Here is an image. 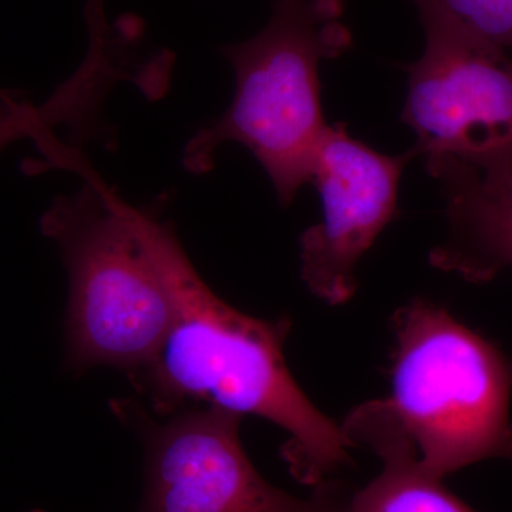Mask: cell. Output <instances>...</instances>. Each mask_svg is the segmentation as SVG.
Returning a JSON list of instances; mask_svg holds the SVG:
<instances>
[{
  "mask_svg": "<svg viewBox=\"0 0 512 512\" xmlns=\"http://www.w3.org/2000/svg\"><path fill=\"white\" fill-rule=\"evenodd\" d=\"M421 25L439 26L512 56V0H412Z\"/></svg>",
  "mask_w": 512,
  "mask_h": 512,
  "instance_id": "10",
  "label": "cell"
},
{
  "mask_svg": "<svg viewBox=\"0 0 512 512\" xmlns=\"http://www.w3.org/2000/svg\"><path fill=\"white\" fill-rule=\"evenodd\" d=\"M430 175L443 188L447 225L430 265L470 284H487L512 268V168L483 174L444 163Z\"/></svg>",
  "mask_w": 512,
  "mask_h": 512,
  "instance_id": "8",
  "label": "cell"
},
{
  "mask_svg": "<svg viewBox=\"0 0 512 512\" xmlns=\"http://www.w3.org/2000/svg\"><path fill=\"white\" fill-rule=\"evenodd\" d=\"M426 47L406 67L400 120L416 134L427 173L456 163L491 174L512 168V56L439 26L423 25Z\"/></svg>",
  "mask_w": 512,
  "mask_h": 512,
  "instance_id": "5",
  "label": "cell"
},
{
  "mask_svg": "<svg viewBox=\"0 0 512 512\" xmlns=\"http://www.w3.org/2000/svg\"><path fill=\"white\" fill-rule=\"evenodd\" d=\"M386 400L437 478L487 458L512 460V363L441 306L416 298L392 316Z\"/></svg>",
  "mask_w": 512,
  "mask_h": 512,
  "instance_id": "4",
  "label": "cell"
},
{
  "mask_svg": "<svg viewBox=\"0 0 512 512\" xmlns=\"http://www.w3.org/2000/svg\"><path fill=\"white\" fill-rule=\"evenodd\" d=\"M241 419L188 407L151 427L140 512H343L346 498L329 481L308 500L268 483L242 447Z\"/></svg>",
  "mask_w": 512,
  "mask_h": 512,
  "instance_id": "6",
  "label": "cell"
},
{
  "mask_svg": "<svg viewBox=\"0 0 512 512\" xmlns=\"http://www.w3.org/2000/svg\"><path fill=\"white\" fill-rule=\"evenodd\" d=\"M131 220L174 303L173 325L153 359L131 373L154 409L170 416L192 404L252 414L289 434L292 476L319 487L352 464V441L295 382L285 360L291 320H266L222 301L194 268L170 221L130 208Z\"/></svg>",
  "mask_w": 512,
  "mask_h": 512,
  "instance_id": "1",
  "label": "cell"
},
{
  "mask_svg": "<svg viewBox=\"0 0 512 512\" xmlns=\"http://www.w3.org/2000/svg\"><path fill=\"white\" fill-rule=\"evenodd\" d=\"M345 0H275L266 28L247 42L225 46L235 72V96L227 111L185 144L181 163L205 174L224 143L247 147L274 185L284 207L302 185L326 124L320 63L352 49L343 22Z\"/></svg>",
  "mask_w": 512,
  "mask_h": 512,
  "instance_id": "2",
  "label": "cell"
},
{
  "mask_svg": "<svg viewBox=\"0 0 512 512\" xmlns=\"http://www.w3.org/2000/svg\"><path fill=\"white\" fill-rule=\"evenodd\" d=\"M69 276L67 359L74 369L147 365L173 325L174 303L131 220L130 204L90 178L40 218Z\"/></svg>",
  "mask_w": 512,
  "mask_h": 512,
  "instance_id": "3",
  "label": "cell"
},
{
  "mask_svg": "<svg viewBox=\"0 0 512 512\" xmlns=\"http://www.w3.org/2000/svg\"><path fill=\"white\" fill-rule=\"evenodd\" d=\"M343 433L382 460V471L346 500L343 512H477L420 466L416 447L386 400H372L348 414Z\"/></svg>",
  "mask_w": 512,
  "mask_h": 512,
  "instance_id": "9",
  "label": "cell"
},
{
  "mask_svg": "<svg viewBox=\"0 0 512 512\" xmlns=\"http://www.w3.org/2000/svg\"><path fill=\"white\" fill-rule=\"evenodd\" d=\"M416 151L387 156L350 137L345 123L328 124L313 160L311 183L323 220L299 238L301 278L330 306L352 299L356 266L399 212L403 170Z\"/></svg>",
  "mask_w": 512,
  "mask_h": 512,
  "instance_id": "7",
  "label": "cell"
}]
</instances>
